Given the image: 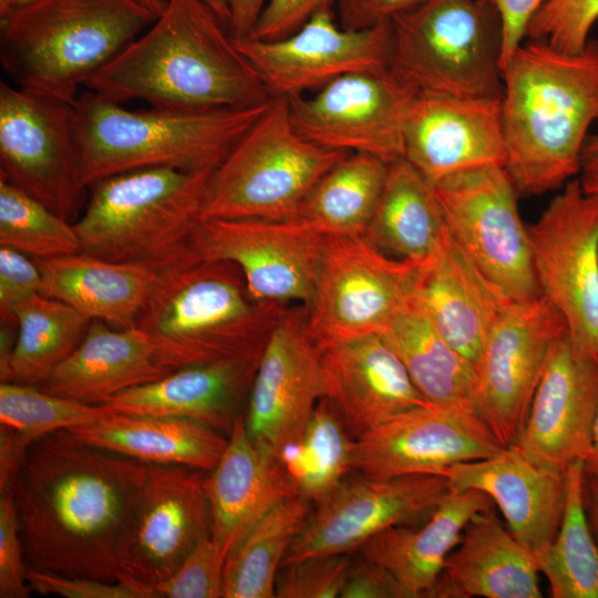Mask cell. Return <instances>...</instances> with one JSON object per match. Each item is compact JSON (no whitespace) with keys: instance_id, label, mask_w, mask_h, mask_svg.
Masks as SVG:
<instances>
[{"instance_id":"cell-1","label":"cell","mask_w":598,"mask_h":598,"mask_svg":"<svg viewBox=\"0 0 598 598\" xmlns=\"http://www.w3.org/2000/svg\"><path fill=\"white\" fill-rule=\"evenodd\" d=\"M145 467L65 430L33 442L11 491L28 569L120 581L117 546Z\"/></svg>"},{"instance_id":"cell-2","label":"cell","mask_w":598,"mask_h":598,"mask_svg":"<svg viewBox=\"0 0 598 598\" xmlns=\"http://www.w3.org/2000/svg\"><path fill=\"white\" fill-rule=\"evenodd\" d=\"M101 99L173 111L243 109L272 97L202 0H166L156 20L84 84Z\"/></svg>"},{"instance_id":"cell-3","label":"cell","mask_w":598,"mask_h":598,"mask_svg":"<svg viewBox=\"0 0 598 598\" xmlns=\"http://www.w3.org/2000/svg\"><path fill=\"white\" fill-rule=\"evenodd\" d=\"M505 167L518 192L540 195L578 175L598 122V40L578 52L528 39L502 68Z\"/></svg>"},{"instance_id":"cell-4","label":"cell","mask_w":598,"mask_h":598,"mask_svg":"<svg viewBox=\"0 0 598 598\" xmlns=\"http://www.w3.org/2000/svg\"><path fill=\"white\" fill-rule=\"evenodd\" d=\"M288 306L256 299L237 265L189 247L157 270L136 327L178 370L261 354Z\"/></svg>"},{"instance_id":"cell-5","label":"cell","mask_w":598,"mask_h":598,"mask_svg":"<svg viewBox=\"0 0 598 598\" xmlns=\"http://www.w3.org/2000/svg\"><path fill=\"white\" fill-rule=\"evenodd\" d=\"M157 17L136 0H31L0 17V64L14 85L73 105Z\"/></svg>"},{"instance_id":"cell-6","label":"cell","mask_w":598,"mask_h":598,"mask_svg":"<svg viewBox=\"0 0 598 598\" xmlns=\"http://www.w3.org/2000/svg\"><path fill=\"white\" fill-rule=\"evenodd\" d=\"M269 102L197 112L128 110L86 91L73 104L81 185L89 189L143 168L214 172Z\"/></svg>"},{"instance_id":"cell-7","label":"cell","mask_w":598,"mask_h":598,"mask_svg":"<svg viewBox=\"0 0 598 598\" xmlns=\"http://www.w3.org/2000/svg\"><path fill=\"white\" fill-rule=\"evenodd\" d=\"M212 173L155 167L97 181L73 224L81 252L156 270L177 259L202 220Z\"/></svg>"},{"instance_id":"cell-8","label":"cell","mask_w":598,"mask_h":598,"mask_svg":"<svg viewBox=\"0 0 598 598\" xmlns=\"http://www.w3.org/2000/svg\"><path fill=\"white\" fill-rule=\"evenodd\" d=\"M348 152L301 136L288 99L272 97L265 112L212 173L202 219H296L319 179Z\"/></svg>"},{"instance_id":"cell-9","label":"cell","mask_w":598,"mask_h":598,"mask_svg":"<svg viewBox=\"0 0 598 598\" xmlns=\"http://www.w3.org/2000/svg\"><path fill=\"white\" fill-rule=\"evenodd\" d=\"M501 54L487 0H421L391 19L390 66L417 91L502 96Z\"/></svg>"},{"instance_id":"cell-10","label":"cell","mask_w":598,"mask_h":598,"mask_svg":"<svg viewBox=\"0 0 598 598\" xmlns=\"http://www.w3.org/2000/svg\"><path fill=\"white\" fill-rule=\"evenodd\" d=\"M433 185L447 233L483 275L514 301L539 297L528 227L506 167L468 169Z\"/></svg>"},{"instance_id":"cell-11","label":"cell","mask_w":598,"mask_h":598,"mask_svg":"<svg viewBox=\"0 0 598 598\" xmlns=\"http://www.w3.org/2000/svg\"><path fill=\"white\" fill-rule=\"evenodd\" d=\"M416 265L386 256L364 236H327L306 306L307 329L319 350L380 334L412 299Z\"/></svg>"},{"instance_id":"cell-12","label":"cell","mask_w":598,"mask_h":598,"mask_svg":"<svg viewBox=\"0 0 598 598\" xmlns=\"http://www.w3.org/2000/svg\"><path fill=\"white\" fill-rule=\"evenodd\" d=\"M528 236L540 293L563 316L574 352L598 361V196L570 179Z\"/></svg>"},{"instance_id":"cell-13","label":"cell","mask_w":598,"mask_h":598,"mask_svg":"<svg viewBox=\"0 0 598 598\" xmlns=\"http://www.w3.org/2000/svg\"><path fill=\"white\" fill-rule=\"evenodd\" d=\"M207 472L146 464L144 480L117 546L121 580L154 598L200 538L212 534Z\"/></svg>"},{"instance_id":"cell-14","label":"cell","mask_w":598,"mask_h":598,"mask_svg":"<svg viewBox=\"0 0 598 598\" xmlns=\"http://www.w3.org/2000/svg\"><path fill=\"white\" fill-rule=\"evenodd\" d=\"M327 236L303 219L205 218L190 241L202 259L239 267L251 295L267 302L308 306Z\"/></svg>"},{"instance_id":"cell-15","label":"cell","mask_w":598,"mask_h":598,"mask_svg":"<svg viewBox=\"0 0 598 598\" xmlns=\"http://www.w3.org/2000/svg\"><path fill=\"white\" fill-rule=\"evenodd\" d=\"M416 93L389 65L348 73L312 95L287 99L291 122L306 140L391 163L403 157L404 120Z\"/></svg>"},{"instance_id":"cell-16","label":"cell","mask_w":598,"mask_h":598,"mask_svg":"<svg viewBox=\"0 0 598 598\" xmlns=\"http://www.w3.org/2000/svg\"><path fill=\"white\" fill-rule=\"evenodd\" d=\"M0 176L69 219L80 182L72 104L0 82Z\"/></svg>"},{"instance_id":"cell-17","label":"cell","mask_w":598,"mask_h":598,"mask_svg":"<svg viewBox=\"0 0 598 598\" xmlns=\"http://www.w3.org/2000/svg\"><path fill=\"white\" fill-rule=\"evenodd\" d=\"M567 331L543 295L511 301L499 313L475 367L474 408L504 446L516 442L551 342Z\"/></svg>"},{"instance_id":"cell-18","label":"cell","mask_w":598,"mask_h":598,"mask_svg":"<svg viewBox=\"0 0 598 598\" xmlns=\"http://www.w3.org/2000/svg\"><path fill=\"white\" fill-rule=\"evenodd\" d=\"M448 489L447 480L435 474L346 478L309 514L282 566L347 555L390 527L427 518Z\"/></svg>"},{"instance_id":"cell-19","label":"cell","mask_w":598,"mask_h":598,"mask_svg":"<svg viewBox=\"0 0 598 598\" xmlns=\"http://www.w3.org/2000/svg\"><path fill=\"white\" fill-rule=\"evenodd\" d=\"M505 447L475 409L426 402L354 439L353 467L375 478L439 475L453 464L487 458Z\"/></svg>"},{"instance_id":"cell-20","label":"cell","mask_w":598,"mask_h":598,"mask_svg":"<svg viewBox=\"0 0 598 598\" xmlns=\"http://www.w3.org/2000/svg\"><path fill=\"white\" fill-rule=\"evenodd\" d=\"M234 42L270 96L289 97L317 91L348 73L389 66L391 20L349 30L336 23L332 9H324L285 38Z\"/></svg>"},{"instance_id":"cell-21","label":"cell","mask_w":598,"mask_h":598,"mask_svg":"<svg viewBox=\"0 0 598 598\" xmlns=\"http://www.w3.org/2000/svg\"><path fill=\"white\" fill-rule=\"evenodd\" d=\"M307 309L290 305L259 360L245 410L250 440L274 456L298 440L321 399V351L307 329Z\"/></svg>"},{"instance_id":"cell-22","label":"cell","mask_w":598,"mask_h":598,"mask_svg":"<svg viewBox=\"0 0 598 598\" xmlns=\"http://www.w3.org/2000/svg\"><path fill=\"white\" fill-rule=\"evenodd\" d=\"M598 411V361L577 355L567 331L550 344L514 443L530 462L566 473L589 454Z\"/></svg>"},{"instance_id":"cell-23","label":"cell","mask_w":598,"mask_h":598,"mask_svg":"<svg viewBox=\"0 0 598 598\" xmlns=\"http://www.w3.org/2000/svg\"><path fill=\"white\" fill-rule=\"evenodd\" d=\"M403 157L432 184L468 169L505 166L501 96L417 91L404 120Z\"/></svg>"},{"instance_id":"cell-24","label":"cell","mask_w":598,"mask_h":598,"mask_svg":"<svg viewBox=\"0 0 598 598\" xmlns=\"http://www.w3.org/2000/svg\"><path fill=\"white\" fill-rule=\"evenodd\" d=\"M321 390L353 439L427 402L380 334L321 350Z\"/></svg>"},{"instance_id":"cell-25","label":"cell","mask_w":598,"mask_h":598,"mask_svg":"<svg viewBox=\"0 0 598 598\" xmlns=\"http://www.w3.org/2000/svg\"><path fill=\"white\" fill-rule=\"evenodd\" d=\"M439 475L450 488L489 496L509 532L534 556L555 539L566 506V473L530 462L514 444L487 458L453 464Z\"/></svg>"},{"instance_id":"cell-26","label":"cell","mask_w":598,"mask_h":598,"mask_svg":"<svg viewBox=\"0 0 598 598\" xmlns=\"http://www.w3.org/2000/svg\"><path fill=\"white\" fill-rule=\"evenodd\" d=\"M412 299L474 367L493 323L514 301L483 275L446 227L437 249L416 265Z\"/></svg>"},{"instance_id":"cell-27","label":"cell","mask_w":598,"mask_h":598,"mask_svg":"<svg viewBox=\"0 0 598 598\" xmlns=\"http://www.w3.org/2000/svg\"><path fill=\"white\" fill-rule=\"evenodd\" d=\"M260 357L185 367L103 404L125 414L195 421L228 436L245 414Z\"/></svg>"},{"instance_id":"cell-28","label":"cell","mask_w":598,"mask_h":598,"mask_svg":"<svg viewBox=\"0 0 598 598\" xmlns=\"http://www.w3.org/2000/svg\"><path fill=\"white\" fill-rule=\"evenodd\" d=\"M174 371L140 328H110L93 320L81 344L38 388L87 404H103Z\"/></svg>"},{"instance_id":"cell-29","label":"cell","mask_w":598,"mask_h":598,"mask_svg":"<svg viewBox=\"0 0 598 598\" xmlns=\"http://www.w3.org/2000/svg\"><path fill=\"white\" fill-rule=\"evenodd\" d=\"M212 536L228 556L283 498L298 495L278 458L258 447L240 415L217 465L206 474Z\"/></svg>"},{"instance_id":"cell-30","label":"cell","mask_w":598,"mask_h":598,"mask_svg":"<svg viewBox=\"0 0 598 598\" xmlns=\"http://www.w3.org/2000/svg\"><path fill=\"white\" fill-rule=\"evenodd\" d=\"M534 555L507 532L494 506L475 514L430 598H540Z\"/></svg>"},{"instance_id":"cell-31","label":"cell","mask_w":598,"mask_h":598,"mask_svg":"<svg viewBox=\"0 0 598 598\" xmlns=\"http://www.w3.org/2000/svg\"><path fill=\"white\" fill-rule=\"evenodd\" d=\"M493 504L477 489L450 488L422 527H390L362 545L361 555L390 571L412 598L427 597L465 526Z\"/></svg>"},{"instance_id":"cell-32","label":"cell","mask_w":598,"mask_h":598,"mask_svg":"<svg viewBox=\"0 0 598 598\" xmlns=\"http://www.w3.org/2000/svg\"><path fill=\"white\" fill-rule=\"evenodd\" d=\"M33 259L42 277L41 296L117 329L136 327L157 276V270L146 265L115 262L83 252Z\"/></svg>"},{"instance_id":"cell-33","label":"cell","mask_w":598,"mask_h":598,"mask_svg":"<svg viewBox=\"0 0 598 598\" xmlns=\"http://www.w3.org/2000/svg\"><path fill=\"white\" fill-rule=\"evenodd\" d=\"M65 431L81 444L142 463L183 465L204 472L217 465L228 442L225 434L195 421L115 411Z\"/></svg>"},{"instance_id":"cell-34","label":"cell","mask_w":598,"mask_h":598,"mask_svg":"<svg viewBox=\"0 0 598 598\" xmlns=\"http://www.w3.org/2000/svg\"><path fill=\"white\" fill-rule=\"evenodd\" d=\"M445 233L434 185L404 157L389 163L384 186L364 237L382 251L421 262Z\"/></svg>"},{"instance_id":"cell-35","label":"cell","mask_w":598,"mask_h":598,"mask_svg":"<svg viewBox=\"0 0 598 598\" xmlns=\"http://www.w3.org/2000/svg\"><path fill=\"white\" fill-rule=\"evenodd\" d=\"M380 336L427 402L475 409L474 364L436 331L413 299L392 317Z\"/></svg>"},{"instance_id":"cell-36","label":"cell","mask_w":598,"mask_h":598,"mask_svg":"<svg viewBox=\"0 0 598 598\" xmlns=\"http://www.w3.org/2000/svg\"><path fill=\"white\" fill-rule=\"evenodd\" d=\"M388 168L377 156L348 153L316 184L299 218L326 236H364Z\"/></svg>"},{"instance_id":"cell-37","label":"cell","mask_w":598,"mask_h":598,"mask_svg":"<svg viewBox=\"0 0 598 598\" xmlns=\"http://www.w3.org/2000/svg\"><path fill=\"white\" fill-rule=\"evenodd\" d=\"M18 337L1 382L38 386L81 344L91 320L69 305L35 295L13 311Z\"/></svg>"},{"instance_id":"cell-38","label":"cell","mask_w":598,"mask_h":598,"mask_svg":"<svg viewBox=\"0 0 598 598\" xmlns=\"http://www.w3.org/2000/svg\"><path fill=\"white\" fill-rule=\"evenodd\" d=\"M309 501L291 495L276 504L227 556L223 598H274L283 559L310 514Z\"/></svg>"},{"instance_id":"cell-39","label":"cell","mask_w":598,"mask_h":598,"mask_svg":"<svg viewBox=\"0 0 598 598\" xmlns=\"http://www.w3.org/2000/svg\"><path fill=\"white\" fill-rule=\"evenodd\" d=\"M585 475L582 460L568 466L566 506L558 533L534 556L554 598H598V545L585 507Z\"/></svg>"},{"instance_id":"cell-40","label":"cell","mask_w":598,"mask_h":598,"mask_svg":"<svg viewBox=\"0 0 598 598\" xmlns=\"http://www.w3.org/2000/svg\"><path fill=\"white\" fill-rule=\"evenodd\" d=\"M353 444L337 412L321 398L301 436L277 458L296 493L318 504L354 471Z\"/></svg>"},{"instance_id":"cell-41","label":"cell","mask_w":598,"mask_h":598,"mask_svg":"<svg viewBox=\"0 0 598 598\" xmlns=\"http://www.w3.org/2000/svg\"><path fill=\"white\" fill-rule=\"evenodd\" d=\"M112 412L104 404H87L33 385L0 384V430L27 450L51 433L94 423Z\"/></svg>"},{"instance_id":"cell-42","label":"cell","mask_w":598,"mask_h":598,"mask_svg":"<svg viewBox=\"0 0 598 598\" xmlns=\"http://www.w3.org/2000/svg\"><path fill=\"white\" fill-rule=\"evenodd\" d=\"M0 245L39 259L81 252L73 224L1 176Z\"/></svg>"},{"instance_id":"cell-43","label":"cell","mask_w":598,"mask_h":598,"mask_svg":"<svg viewBox=\"0 0 598 598\" xmlns=\"http://www.w3.org/2000/svg\"><path fill=\"white\" fill-rule=\"evenodd\" d=\"M597 21L598 0H545L530 19L526 38L574 53L588 43Z\"/></svg>"},{"instance_id":"cell-44","label":"cell","mask_w":598,"mask_h":598,"mask_svg":"<svg viewBox=\"0 0 598 598\" xmlns=\"http://www.w3.org/2000/svg\"><path fill=\"white\" fill-rule=\"evenodd\" d=\"M226 558L212 534L204 536L177 570L154 587V598H223Z\"/></svg>"},{"instance_id":"cell-45","label":"cell","mask_w":598,"mask_h":598,"mask_svg":"<svg viewBox=\"0 0 598 598\" xmlns=\"http://www.w3.org/2000/svg\"><path fill=\"white\" fill-rule=\"evenodd\" d=\"M351 560L347 555L315 556L281 567L275 587L278 598H338Z\"/></svg>"},{"instance_id":"cell-46","label":"cell","mask_w":598,"mask_h":598,"mask_svg":"<svg viewBox=\"0 0 598 598\" xmlns=\"http://www.w3.org/2000/svg\"><path fill=\"white\" fill-rule=\"evenodd\" d=\"M17 506L10 492L0 493V598H28L31 588Z\"/></svg>"},{"instance_id":"cell-47","label":"cell","mask_w":598,"mask_h":598,"mask_svg":"<svg viewBox=\"0 0 598 598\" xmlns=\"http://www.w3.org/2000/svg\"><path fill=\"white\" fill-rule=\"evenodd\" d=\"M27 578L32 591L64 598H148L147 594L125 580L101 579L28 569Z\"/></svg>"},{"instance_id":"cell-48","label":"cell","mask_w":598,"mask_h":598,"mask_svg":"<svg viewBox=\"0 0 598 598\" xmlns=\"http://www.w3.org/2000/svg\"><path fill=\"white\" fill-rule=\"evenodd\" d=\"M42 277L39 266L30 256L0 245V317L17 321L13 311L18 305L40 295Z\"/></svg>"},{"instance_id":"cell-49","label":"cell","mask_w":598,"mask_h":598,"mask_svg":"<svg viewBox=\"0 0 598 598\" xmlns=\"http://www.w3.org/2000/svg\"><path fill=\"white\" fill-rule=\"evenodd\" d=\"M336 0H266L249 37L276 40L297 31L315 13L332 9Z\"/></svg>"},{"instance_id":"cell-50","label":"cell","mask_w":598,"mask_h":598,"mask_svg":"<svg viewBox=\"0 0 598 598\" xmlns=\"http://www.w3.org/2000/svg\"><path fill=\"white\" fill-rule=\"evenodd\" d=\"M340 598H412L398 579L364 557L351 561Z\"/></svg>"},{"instance_id":"cell-51","label":"cell","mask_w":598,"mask_h":598,"mask_svg":"<svg viewBox=\"0 0 598 598\" xmlns=\"http://www.w3.org/2000/svg\"><path fill=\"white\" fill-rule=\"evenodd\" d=\"M421 0H336L339 24L359 30L390 21Z\"/></svg>"},{"instance_id":"cell-52","label":"cell","mask_w":598,"mask_h":598,"mask_svg":"<svg viewBox=\"0 0 598 598\" xmlns=\"http://www.w3.org/2000/svg\"><path fill=\"white\" fill-rule=\"evenodd\" d=\"M497 11L502 27L501 68L523 43L527 27L545 0H487Z\"/></svg>"},{"instance_id":"cell-53","label":"cell","mask_w":598,"mask_h":598,"mask_svg":"<svg viewBox=\"0 0 598 598\" xmlns=\"http://www.w3.org/2000/svg\"><path fill=\"white\" fill-rule=\"evenodd\" d=\"M230 19L228 31L234 39L251 34L266 0H227Z\"/></svg>"},{"instance_id":"cell-54","label":"cell","mask_w":598,"mask_h":598,"mask_svg":"<svg viewBox=\"0 0 598 598\" xmlns=\"http://www.w3.org/2000/svg\"><path fill=\"white\" fill-rule=\"evenodd\" d=\"M578 175L582 189L598 196V127L588 135L584 145Z\"/></svg>"},{"instance_id":"cell-55","label":"cell","mask_w":598,"mask_h":598,"mask_svg":"<svg viewBox=\"0 0 598 598\" xmlns=\"http://www.w3.org/2000/svg\"><path fill=\"white\" fill-rule=\"evenodd\" d=\"M584 501L591 530L598 535V477L585 475Z\"/></svg>"},{"instance_id":"cell-56","label":"cell","mask_w":598,"mask_h":598,"mask_svg":"<svg viewBox=\"0 0 598 598\" xmlns=\"http://www.w3.org/2000/svg\"><path fill=\"white\" fill-rule=\"evenodd\" d=\"M584 462H585L586 475L598 477V411L596 414L594 430H592L591 447H590L588 456L586 457Z\"/></svg>"},{"instance_id":"cell-57","label":"cell","mask_w":598,"mask_h":598,"mask_svg":"<svg viewBox=\"0 0 598 598\" xmlns=\"http://www.w3.org/2000/svg\"><path fill=\"white\" fill-rule=\"evenodd\" d=\"M217 16L224 25L229 27V8L227 0H202Z\"/></svg>"},{"instance_id":"cell-58","label":"cell","mask_w":598,"mask_h":598,"mask_svg":"<svg viewBox=\"0 0 598 598\" xmlns=\"http://www.w3.org/2000/svg\"><path fill=\"white\" fill-rule=\"evenodd\" d=\"M31 0H0V17Z\"/></svg>"},{"instance_id":"cell-59","label":"cell","mask_w":598,"mask_h":598,"mask_svg":"<svg viewBox=\"0 0 598 598\" xmlns=\"http://www.w3.org/2000/svg\"><path fill=\"white\" fill-rule=\"evenodd\" d=\"M136 1L157 14H159L163 11L166 4V0H136Z\"/></svg>"}]
</instances>
